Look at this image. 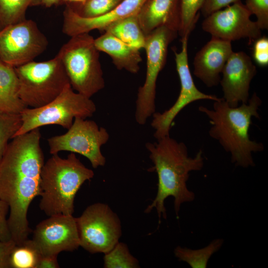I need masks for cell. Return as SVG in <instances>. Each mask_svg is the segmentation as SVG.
<instances>
[{"label":"cell","mask_w":268,"mask_h":268,"mask_svg":"<svg viewBox=\"0 0 268 268\" xmlns=\"http://www.w3.org/2000/svg\"><path fill=\"white\" fill-rule=\"evenodd\" d=\"M147 0H123L108 13L92 18L81 17L68 6L63 14L62 31L70 37L93 30L105 31L114 23L137 13Z\"/></svg>","instance_id":"2e32d148"},{"label":"cell","mask_w":268,"mask_h":268,"mask_svg":"<svg viewBox=\"0 0 268 268\" xmlns=\"http://www.w3.org/2000/svg\"><path fill=\"white\" fill-rule=\"evenodd\" d=\"M41 256H57L80 246L76 218L72 215L50 216L38 223L30 239Z\"/></svg>","instance_id":"5bb4252c"},{"label":"cell","mask_w":268,"mask_h":268,"mask_svg":"<svg viewBox=\"0 0 268 268\" xmlns=\"http://www.w3.org/2000/svg\"><path fill=\"white\" fill-rule=\"evenodd\" d=\"M252 14L241 1L205 17L201 27L212 37L229 42L248 38L250 43L262 37L261 29Z\"/></svg>","instance_id":"4fadbf2b"},{"label":"cell","mask_w":268,"mask_h":268,"mask_svg":"<svg viewBox=\"0 0 268 268\" xmlns=\"http://www.w3.org/2000/svg\"><path fill=\"white\" fill-rule=\"evenodd\" d=\"M9 211L8 204L0 199V241H8L12 240L9 230L7 215Z\"/></svg>","instance_id":"4dcf8cb0"},{"label":"cell","mask_w":268,"mask_h":268,"mask_svg":"<svg viewBox=\"0 0 268 268\" xmlns=\"http://www.w3.org/2000/svg\"><path fill=\"white\" fill-rule=\"evenodd\" d=\"M19 83V95L28 107L36 108L50 103L70 84L60 59L31 61L15 67Z\"/></svg>","instance_id":"8992f818"},{"label":"cell","mask_w":268,"mask_h":268,"mask_svg":"<svg viewBox=\"0 0 268 268\" xmlns=\"http://www.w3.org/2000/svg\"><path fill=\"white\" fill-rule=\"evenodd\" d=\"M137 17L145 36L161 26L178 32L179 0H147L138 12Z\"/></svg>","instance_id":"ac0fdd59"},{"label":"cell","mask_w":268,"mask_h":268,"mask_svg":"<svg viewBox=\"0 0 268 268\" xmlns=\"http://www.w3.org/2000/svg\"><path fill=\"white\" fill-rule=\"evenodd\" d=\"M67 130L64 134L47 139L51 154L62 151H70L87 158L94 168L104 166L106 158L101 147L109 139L106 129L99 127L94 121L75 118Z\"/></svg>","instance_id":"30bf717a"},{"label":"cell","mask_w":268,"mask_h":268,"mask_svg":"<svg viewBox=\"0 0 268 268\" xmlns=\"http://www.w3.org/2000/svg\"><path fill=\"white\" fill-rule=\"evenodd\" d=\"M137 13L114 23L104 32L111 34L123 42L138 50L144 48L146 36L140 26Z\"/></svg>","instance_id":"44dd1931"},{"label":"cell","mask_w":268,"mask_h":268,"mask_svg":"<svg viewBox=\"0 0 268 268\" xmlns=\"http://www.w3.org/2000/svg\"><path fill=\"white\" fill-rule=\"evenodd\" d=\"M96 110L95 104L90 98L74 91L68 84L50 103L36 108L27 107L22 111V125L14 136L49 125L68 129L75 118L91 117Z\"/></svg>","instance_id":"52a82bcc"},{"label":"cell","mask_w":268,"mask_h":268,"mask_svg":"<svg viewBox=\"0 0 268 268\" xmlns=\"http://www.w3.org/2000/svg\"><path fill=\"white\" fill-rule=\"evenodd\" d=\"M104 267L106 268H139L138 260L130 253L127 245L118 242L104 257Z\"/></svg>","instance_id":"484cf974"},{"label":"cell","mask_w":268,"mask_h":268,"mask_svg":"<svg viewBox=\"0 0 268 268\" xmlns=\"http://www.w3.org/2000/svg\"><path fill=\"white\" fill-rule=\"evenodd\" d=\"M223 242L222 238L215 239L206 246L195 250L178 246L174 253L180 261L187 263L192 268H206L211 257L220 250Z\"/></svg>","instance_id":"7402d4cb"},{"label":"cell","mask_w":268,"mask_h":268,"mask_svg":"<svg viewBox=\"0 0 268 268\" xmlns=\"http://www.w3.org/2000/svg\"><path fill=\"white\" fill-rule=\"evenodd\" d=\"M60 58L72 88L91 98L105 87L99 51L89 33L70 37L60 49Z\"/></svg>","instance_id":"5b68a950"},{"label":"cell","mask_w":268,"mask_h":268,"mask_svg":"<svg viewBox=\"0 0 268 268\" xmlns=\"http://www.w3.org/2000/svg\"><path fill=\"white\" fill-rule=\"evenodd\" d=\"M59 0H41V3L46 7H50L57 3Z\"/></svg>","instance_id":"e575fe53"},{"label":"cell","mask_w":268,"mask_h":268,"mask_svg":"<svg viewBox=\"0 0 268 268\" xmlns=\"http://www.w3.org/2000/svg\"><path fill=\"white\" fill-rule=\"evenodd\" d=\"M233 52L231 42L212 37L194 58V74L208 87L217 86Z\"/></svg>","instance_id":"e0dca14e"},{"label":"cell","mask_w":268,"mask_h":268,"mask_svg":"<svg viewBox=\"0 0 268 268\" xmlns=\"http://www.w3.org/2000/svg\"><path fill=\"white\" fill-rule=\"evenodd\" d=\"M253 58L255 61L262 67L268 65V38L262 36L254 41Z\"/></svg>","instance_id":"f546056e"},{"label":"cell","mask_w":268,"mask_h":268,"mask_svg":"<svg viewBox=\"0 0 268 268\" xmlns=\"http://www.w3.org/2000/svg\"><path fill=\"white\" fill-rule=\"evenodd\" d=\"M39 128L14 136L0 162V199L9 206L8 223L12 240L20 245L31 229L27 212L40 196V173L44 163Z\"/></svg>","instance_id":"6da1fadb"},{"label":"cell","mask_w":268,"mask_h":268,"mask_svg":"<svg viewBox=\"0 0 268 268\" xmlns=\"http://www.w3.org/2000/svg\"><path fill=\"white\" fill-rule=\"evenodd\" d=\"M48 45L36 22L26 19L0 30V60L15 67L33 61Z\"/></svg>","instance_id":"8fae6325"},{"label":"cell","mask_w":268,"mask_h":268,"mask_svg":"<svg viewBox=\"0 0 268 268\" xmlns=\"http://www.w3.org/2000/svg\"><path fill=\"white\" fill-rule=\"evenodd\" d=\"M26 108L19 97L15 67L0 60V112L20 114Z\"/></svg>","instance_id":"ffe728a7"},{"label":"cell","mask_w":268,"mask_h":268,"mask_svg":"<svg viewBox=\"0 0 268 268\" xmlns=\"http://www.w3.org/2000/svg\"><path fill=\"white\" fill-rule=\"evenodd\" d=\"M94 44L99 52H103L111 58L117 69H125L134 74L138 72L139 64L142 61L139 50L127 44L107 32L94 39Z\"/></svg>","instance_id":"d6986e66"},{"label":"cell","mask_w":268,"mask_h":268,"mask_svg":"<svg viewBox=\"0 0 268 268\" xmlns=\"http://www.w3.org/2000/svg\"><path fill=\"white\" fill-rule=\"evenodd\" d=\"M16 245L12 240L8 241H0V268H10V255Z\"/></svg>","instance_id":"d6a6232c"},{"label":"cell","mask_w":268,"mask_h":268,"mask_svg":"<svg viewBox=\"0 0 268 268\" xmlns=\"http://www.w3.org/2000/svg\"><path fill=\"white\" fill-rule=\"evenodd\" d=\"M57 256H41L36 268H58Z\"/></svg>","instance_id":"836d02e7"},{"label":"cell","mask_w":268,"mask_h":268,"mask_svg":"<svg viewBox=\"0 0 268 268\" xmlns=\"http://www.w3.org/2000/svg\"><path fill=\"white\" fill-rule=\"evenodd\" d=\"M41 0H0V30L26 19V11Z\"/></svg>","instance_id":"603a6c76"},{"label":"cell","mask_w":268,"mask_h":268,"mask_svg":"<svg viewBox=\"0 0 268 268\" xmlns=\"http://www.w3.org/2000/svg\"><path fill=\"white\" fill-rule=\"evenodd\" d=\"M41 255L30 239L16 245L9 258L10 268H36Z\"/></svg>","instance_id":"cb8c5ba5"},{"label":"cell","mask_w":268,"mask_h":268,"mask_svg":"<svg viewBox=\"0 0 268 268\" xmlns=\"http://www.w3.org/2000/svg\"><path fill=\"white\" fill-rule=\"evenodd\" d=\"M64 0L69 1V2L79 3L80 4H83L86 0Z\"/></svg>","instance_id":"d590c367"},{"label":"cell","mask_w":268,"mask_h":268,"mask_svg":"<svg viewBox=\"0 0 268 268\" xmlns=\"http://www.w3.org/2000/svg\"><path fill=\"white\" fill-rule=\"evenodd\" d=\"M177 35V31L161 26L145 36L146 76L138 89L135 112V121L140 125H144L155 112L157 79L166 64L168 46Z\"/></svg>","instance_id":"ba28073f"},{"label":"cell","mask_w":268,"mask_h":268,"mask_svg":"<svg viewBox=\"0 0 268 268\" xmlns=\"http://www.w3.org/2000/svg\"><path fill=\"white\" fill-rule=\"evenodd\" d=\"M21 125L20 114L0 112V162L9 139L14 136Z\"/></svg>","instance_id":"4316f807"},{"label":"cell","mask_w":268,"mask_h":268,"mask_svg":"<svg viewBox=\"0 0 268 268\" xmlns=\"http://www.w3.org/2000/svg\"><path fill=\"white\" fill-rule=\"evenodd\" d=\"M123 0H86L79 10H73L78 15L92 18L106 14L114 9Z\"/></svg>","instance_id":"83f0119b"},{"label":"cell","mask_w":268,"mask_h":268,"mask_svg":"<svg viewBox=\"0 0 268 268\" xmlns=\"http://www.w3.org/2000/svg\"><path fill=\"white\" fill-rule=\"evenodd\" d=\"M257 68L250 57L243 52H233L222 71L220 83L224 100L233 107L247 103L252 80Z\"/></svg>","instance_id":"9a60e30c"},{"label":"cell","mask_w":268,"mask_h":268,"mask_svg":"<svg viewBox=\"0 0 268 268\" xmlns=\"http://www.w3.org/2000/svg\"><path fill=\"white\" fill-rule=\"evenodd\" d=\"M262 101L254 92L247 103L230 106L223 98L213 101L212 109L203 106L199 111L209 119L208 134L231 154V162L246 168L255 166L252 154L264 149L263 143L251 139L249 130L253 117L259 119L258 110Z\"/></svg>","instance_id":"3957f363"},{"label":"cell","mask_w":268,"mask_h":268,"mask_svg":"<svg viewBox=\"0 0 268 268\" xmlns=\"http://www.w3.org/2000/svg\"><path fill=\"white\" fill-rule=\"evenodd\" d=\"M94 172L71 152L66 158L53 154L40 173L39 207L47 215H72L76 193Z\"/></svg>","instance_id":"277c9868"},{"label":"cell","mask_w":268,"mask_h":268,"mask_svg":"<svg viewBox=\"0 0 268 268\" xmlns=\"http://www.w3.org/2000/svg\"><path fill=\"white\" fill-rule=\"evenodd\" d=\"M203 0H179L180 24L178 34L189 37L199 18Z\"/></svg>","instance_id":"d4e9b609"},{"label":"cell","mask_w":268,"mask_h":268,"mask_svg":"<svg viewBox=\"0 0 268 268\" xmlns=\"http://www.w3.org/2000/svg\"><path fill=\"white\" fill-rule=\"evenodd\" d=\"M145 147L153 164V169L157 173L158 184L156 196L145 212L149 213L155 208L160 223L161 216L164 219L167 217L165 200L171 196L174 200V210L178 218L181 205L195 199V193L188 189L187 183L191 172L202 169V151L200 150L194 157H190L185 144L170 135L154 143L147 142Z\"/></svg>","instance_id":"7a4b0ae2"},{"label":"cell","mask_w":268,"mask_h":268,"mask_svg":"<svg viewBox=\"0 0 268 268\" xmlns=\"http://www.w3.org/2000/svg\"><path fill=\"white\" fill-rule=\"evenodd\" d=\"M245 6L257 18L261 30L268 29V0H246Z\"/></svg>","instance_id":"f1b7e54d"},{"label":"cell","mask_w":268,"mask_h":268,"mask_svg":"<svg viewBox=\"0 0 268 268\" xmlns=\"http://www.w3.org/2000/svg\"><path fill=\"white\" fill-rule=\"evenodd\" d=\"M76 222L80 246L91 254L109 252L122 235L118 216L105 203L87 206Z\"/></svg>","instance_id":"9c48e42d"},{"label":"cell","mask_w":268,"mask_h":268,"mask_svg":"<svg viewBox=\"0 0 268 268\" xmlns=\"http://www.w3.org/2000/svg\"><path fill=\"white\" fill-rule=\"evenodd\" d=\"M188 37L181 38V50L177 52L173 49L175 55L176 70L179 77L181 89L174 104L162 113L155 112L151 126L154 130V137L157 139L170 135L172 123L176 116L190 104L200 100L216 101L219 99L215 95L205 94L200 91L195 84L191 73L188 57Z\"/></svg>","instance_id":"7c38bea8"},{"label":"cell","mask_w":268,"mask_h":268,"mask_svg":"<svg viewBox=\"0 0 268 268\" xmlns=\"http://www.w3.org/2000/svg\"><path fill=\"white\" fill-rule=\"evenodd\" d=\"M241 0H203L201 11L204 17Z\"/></svg>","instance_id":"1f68e13d"}]
</instances>
